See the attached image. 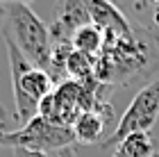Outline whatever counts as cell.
Segmentation results:
<instances>
[{
  "label": "cell",
  "mask_w": 159,
  "mask_h": 157,
  "mask_svg": "<svg viewBox=\"0 0 159 157\" xmlns=\"http://www.w3.org/2000/svg\"><path fill=\"white\" fill-rule=\"evenodd\" d=\"M159 68V41L146 27L129 34H105L100 55L93 59V80L98 84H127Z\"/></svg>",
  "instance_id": "1"
},
{
  "label": "cell",
  "mask_w": 159,
  "mask_h": 157,
  "mask_svg": "<svg viewBox=\"0 0 159 157\" xmlns=\"http://www.w3.org/2000/svg\"><path fill=\"white\" fill-rule=\"evenodd\" d=\"M5 48L9 57V75L14 89V105H16L14 118L20 125H25L39 114V103L55 91V82L43 68L32 66L9 37H5Z\"/></svg>",
  "instance_id": "2"
},
{
  "label": "cell",
  "mask_w": 159,
  "mask_h": 157,
  "mask_svg": "<svg viewBox=\"0 0 159 157\" xmlns=\"http://www.w3.org/2000/svg\"><path fill=\"white\" fill-rule=\"evenodd\" d=\"M2 16L7 21L5 37H9L16 48L32 66L43 68L48 73L50 55H52V39L48 25L37 16L27 2H7L2 5Z\"/></svg>",
  "instance_id": "3"
},
{
  "label": "cell",
  "mask_w": 159,
  "mask_h": 157,
  "mask_svg": "<svg viewBox=\"0 0 159 157\" xmlns=\"http://www.w3.org/2000/svg\"><path fill=\"white\" fill-rule=\"evenodd\" d=\"M75 144L73 139V130L66 125L52 123V121L43 118V116H34L30 123L14 127L2 137V146L9 148H27V150H37V153H48L55 155L64 150V148H70Z\"/></svg>",
  "instance_id": "4"
},
{
  "label": "cell",
  "mask_w": 159,
  "mask_h": 157,
  "mask_svg": "<svg viewBox=\"0 0 159 157\" xmlns=\"http://www.w3.org/2000/svg\"><path fill=\"white\" fill-rule=\"evenodd\" d=\"M159 118V77L150 80L146 87H141L136 91V96L132 98V103L127 105L125 114L120 116L118 125L114 127V132L102 141L100 148H109L120 144L125 137L136 132H150L152 125Z\"/></svg>",
  "instance_id": "5"
},
{
  "label": "cell",
  "mask_w": 159,
  "mask_h": 157,
  "mask_svg": "<svg viewBox=\"0 0 159 157\" xmlns=\"http://www.w3.org/2000/svg\"><path fill=\"white\" fill-rule=\"evenodd\" d=\"M89 23H91V16H89V9H86V2H82V0H64V2L55 5L52 23H50L48 32H50L52 44H70L73 34Z\"/></svg>",
  "instance_id": "6"
},
{
  "label": "cell",
  "mask_w": 159,
  "mask_h": 157,
  "mask_svg": "<svg viewBox=\"0 0 159 157\" xmlns=\"http://www.w3.org/2000/svg\"><path fill=\"white\" fill-rule=\"evenodd\" d=\"M111 109H114L111 103L100 100L93 109L82 112L73 123V127H70L73 130V139L77 144H96V141H100V137L107 130V123L114 118Z\"/></svg>",
  "instance_id": "7"
},
{
  "label": "cell",
  "mask_w": 159,
  "mask_h": 157,
  "mask_svg": "<svg viewBox=\"0 0 159 157\" xmlns=\"http://www.w3.org/2000/svg\"><path fill=\"white\" fill-rule=\"evenodd\" d=\"M86 9L91 16V25H96L102 34L123 37V34L132 32V23L125 18V14L116 5L105 2V0H86Z\"/></svg>",
  "instance_id": "8"
},
{
  "label": "cell",
  "mask_w": 159,
  "mask_h": 157,
  "mask_svg": "<svg viewBox=\"0 0 159 157\" xmlns=\"http://www.w3.org/2000/svg\"><path fill=\"white\" fill-rule=\"evenodd\" d=\"M155 155V141L150 132H136L129 134L114 146L111 157H152Z\"/></svg>",
  "instance_id": "9"
},
{
  "label": "cell",
  "mask_w": 159,
  "mask_h": 157,
  "mask_svg": "<svg viewBox=\"0 0 159 157\" xmlns=\"http://www.w3.org/2000/svg\"><path fill=\"white\" fill-rule=\"evenodd\" d=\"M73 50L89 57V59H96V57L100 55V50H102V44H105V34L98 30L96 25H84L80 27V30L73 34Z\"/></svg>",
  "instance_id": "10"
},
{
  "label": "cell",
  "mask_w": 159,
  "mask_h": 157,
  "mask_svg": "<svg viewBox=\"0 0 159 157\" xmlns=\"http://www.w3.org/2000/svg\"><path fill=\"white\" fill-rule=\"evenodd\" d=\"M14 157H55V155L37 153V150H27V148H14Z\"/></svg>",
  "instance_id": "11"
},
{
  "label": "cell",
  "mask_w": 159,
  "mask_h": 157,
  "mask_svg": "<svg viewBox=\"0 0 159 157\" xmlns=\"http://www.w3.org/2000/svg\"><path fill=\"white\" fill-rule=\"evenodd\" d=\"M9 130H14V127H7V123H5V114H2V116H0V148H2V137H5Z\"/></svg>",
  "instance_id": "12"
},
{
  "label": "cell",
  "mask_w": 159,
  "mask_h": 157,
  "mask_svg": "<svg viewBox=\"0 0 159 157\" xmlns=\"http://www.w3.org/2000/svg\"><path fill=\"white\" fill-rule=\"evenodd\" d=\"M55 157H77V153H75V148L70 146V148H64V150L55 153Z\"/></svg>",
  "instance_id": "13"
},
{
  "label": "cell",
  "mask_w": 159,
  "mask_h": 157,
  "mask_svg": "<svg viewBox=\"0 0 159 157\" xmlns=\"http://www.w3.org/2000/svg\"><path fill=\"white\" fill-rule=\"evenodd\" d=\"M152 23L159 27V2H157V5H152Z\"/></svg>",
  "instance_id": "14"
},
{
  "label": "cell",
  "mask_w": 159,
  "mask_h": 157,
  "mask_svg": "<svg viewBox=\"0 0 159 157\" xmlns=\"http://www.w3.org/2000/svg\"><path fill=\"white\" fill-rule=\"evenodd\" d=\"M0 16H2V5H0Z\"/></svg>",
  "instance_id": "15"
},
{
  "label": "cell",
  "mask_w": 159,
  "mask_h": 157,
  "mask_svg": "<svg viewBox=\"0 0 159 157\" xmlns=\"http://www.w3.org/2000/svg\"><path fill=\"white\" fill-rule=\"evenodd\" d=\"M152 157H159V153H155V155H152Z\"/></svg>",
  "instance_id": "16"
},
{
  "label": "cell",
  "mask_w": 159,
  "mask_h": 157,
  "mask_svg": "<svg viewBox=\"0 0 159 157\" xmlns=\"http://www.w3.org/2000/svg\"><path fill=\"white\" fill-rule=\"evenodd\" d=\"M0 116H2V107H0Z\"/></svg>",
  "instance_id": "17"
},
{
  "label": "cell",
  "mask_w": 159,
  "mask_h": 157,
  "mask_svg": "<svg viewBox=\"0 0 159 157\" xmlns=\"http://www.w3.org/2000/svg\"><path fill=\"white\" fill-rule=\"evenodd\" d=\"M157 41H159V37H157Z\"/></svg>",
  "instance_id": "18"
}]
</instances>
